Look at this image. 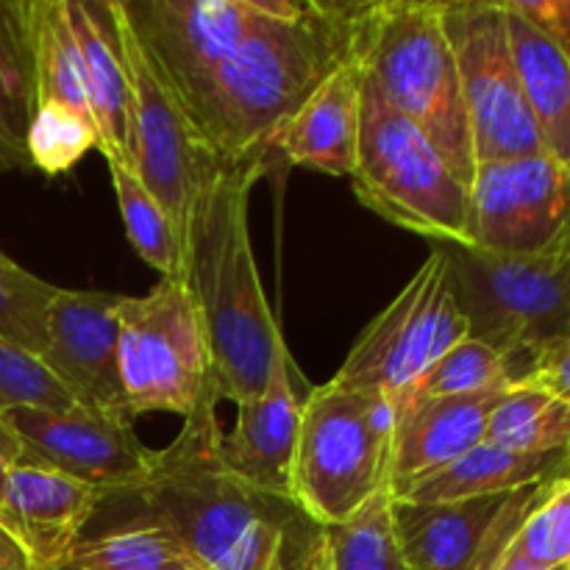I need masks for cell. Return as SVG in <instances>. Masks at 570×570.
<instances>
[{"label":"cell","instance_id":"4316f807","mask_svg":"<svg viewBox=\"0 0 570 570\" xmlns=\"http://www.w3.org/2000/svg\"><path fill=\"white\" fill-rule=\"evenodd\" d=\"M328 570H410L395 538L393 495L379 493L348 521L321 529Z\"/></svg>","mask_w":570,"mask_h":570},{"label":"cell","instance_id":"8992f818","mask_svg":"<svg viewBox=\"0 0 570 570\" xmlns=\"http://www.w3.org/2000/svg\"><path fill=\"white\" fill-rule=\"evenodd\" d=\"M360 104V154L351 176L356 198L432 245H471V189L432 139L384 98L365 70Z\"/></svg>","mask_w":570,"mask_h":570},{"label":"cell","instance_id":"83f0119b","mask_svg":"<svg viewBox=\"0 0 570 570\" xmlns=\"http://www.w3.org/2000/svg\"><path fill=\"white\" fill-rule=\"evenodd\" d=\"M106 165H109L111 184H115L117 206H120L128 243L154 271H159L161 278H178L181 282V248H178V237L159 200L139 181V176L131 170L128 161H106Z\"/></svg>","mask_w":570,"mask_h":570},{"label":"cell","instance_id":"ab89813d","mask_svg":"<svg viewBox=\"0 0 570 570\" xmlns=\"http://www.w3.org/2000/svg\"><path fill=\"white\" fill-rule=\"evenodd\" d=\"M557 570H568V568H557Z\"/></svg>","mask_w":570,"mask_h":570},{"label":"cell","instance_id":"d6a6232c","mask_svg":"<svg viewBox=\"0 0 570 570\" xmlns=\"http://www.w3.org/2000/svg\"><path fill=\"white\" fill-rule=\"evenodd\" d=\"M76 401L28 351L0 340V415L20 406L65 410Z\"/></svg>","mask_w":570,"mask_h":570},{"label":"cell","instance_id":"5b68a950","mask_svg":"<svg viewBox=\"0 0 570 570\" xmlns=\"http://www.w3.org/2000/svg\"><path fill=\"white\" fill-rule=\"evenodd\" d=\"M393 426V401L376 390H348L328 379L306 393L293 501L315 527L348 521L379 493H390Z\"/></svg>","mask_w":570,"mask_h":570},{"label":"cell","instance_id":"44dd1931","mask_svg":"<svg viewBox=\"0 0 570 570\" xmlns=\"http://www.w3.org/2000/svg\"><path fill=\"white\" fill-rule=\"evenodd\" d=\"M570 479V451L554 454H521L482 443L440 471L415 479L393 501L404 504H443V501L479 499V495L512 493L532 484Z\"/></svg>","mask_w":570,"mask_h":570},{"label":"cell","instance_id":"9c48e42d","mask_svg":"<svg viewBox=\"0 0 570 570\" xmlns=\"http://www.w3.org/2000/svg\"><path fill=\"white\" fill-rule=\"evenodd\" d=\"M109 3L128 78V165L165 209L178 237L184 267V248L195 215L228 165L217 159L215 150L204 142V137L195 131L189 117L176 104L170 89L156 76L148 53L134 37L117 0Z\"/></svg>","mask_w":570,"mask_h":570},{"label":"cell","instance_id":"d4e9b609","mask_svg":"<svg viewBox=\"0 0 570 570\" xmlns=\"http://www.w3.org/2000/svg\"><path fill=\"white\" fill-rule=\"evenodd\" d=\"M484 443L521 454L570 451V401L532 384H512L490 412Z\"/></svg>","mask_w":570,"mask_h":570},{"label":"cell","instance_id":"30bf717a","mask_svg":"<svg viewBox=\"0 0 570 570\" xmlns=\"http://www.w3.org/2000/svg\"><path fill=\"white\" fill-rule=\"evenodd\" d=\"M443 26L460 72L476 165L543 154L512 56L504 3L443 0Z\"/></svg>","mask_w":570,"mask_h":570},{"label":"cell","instance_id":"7a4b0ae2","mask_svg":"<svg viewBox=\"0 0 570 570\" xmlns=\"http://www.w3.org/2000/svg\"><path fill=\"white\" fill-rule=\"evenodd\" d=\"M220 438L217 404L184 417L137 493L142 518L176 534L198 570H295L321 527L295 501L234 476L220 460Z\"/></svg>","mask_w":570,"mask_h":570},{"label":"cell","instance_id":"603a6c76","mask_svg":"<svg viewBox=\"0 0 570 570\" xmlns=\"http://www.w3.org/2000/svg\"><path fill=\"white\" fill-rule=\"evenodd\" d=\"M37 111L28 0H0V173L31 170L28 128Z\"/></svg>","mask_w":570,"mask_h":570},{"label":"cell","instance_id":"836d02e7","mask_svg":"<svg viewBox=\"0 0 570 570\" xmlns=\"http://www.w3.org/2000/svg\"><path fill=\"white\" fill-rule=\"evenodd\" d=\"M512 384H532L570 401V337L546 345L532 360L523 362Z\"/></svg>","mask_w":570,"mask_h":570},{"label":"cell","instance_id":"cb8c5ba5","mask_svg":"<svg viewBox=\"0 0 570 570\" xmlns=\"http://www.w3.org/2000/svg\"><path fill=\"white\" fill-rule=\"evenodd\" d=\"M28 26H31L37 104L67 106L95 126L87 83H83V61L72 37L65 0H28Z\"/></svg>","mask_w":570,"mask_h":570},{"label":"cell","instance_id":"484cf974","mask_svg":"<svg viewBox=\"0 0 570 570\" xmlns=\"http://www.w3.org/2000/svg\"><path fill=\"white\" fill-rule=\"evenodd\" d=\"M67 562L78 570H198L176 534L142 515L128 527L81 538Z\"/></svg>","mask_w":570,"mask_h":570},{"label":"cell","instance_id":"4fadbf2b","mask_svg":"<svg viewBox=\"0 0 570 570\" xmlns=\"http://www.w3.org/2000/svg\"><path fill=\"white\" fill-rule=\"evenodd\" d=\"M0 417L22 443V460L53 468L106 499L137 495L154 471L156 451L122 415L72 404L65 410L20 406Z\"/></svg>","mask_w":570,"mask_h":570},{"label":"cell","instance_id":"8d00e7d4","mask_svg":"<svg viewBox=\"0 0 570 570\" xmlns=\"http://www.w3.org/2000/svg\"><path fill=\"white\" fill-rule=\"evenodd\" d=\"M0 570H33L26 551L17 546V540L0 527Z\"/></svg>","mask_w":570,"mask_h":570},{"label":"cell","instance_id":"3957f363","mask_svg":"<svg viewBox=\"0 0 570 570\" xmlns=\"http://www.w3.org/2000/svg\"><path fill=\"white\" fill-rule=\"evenodd\" d=\"M271 159L228 165L200 204L184 248V278L209 340L217 399L243 404L265 390L284 334L262 289L248 206Z\"/></svg>","mask_w":570,"mask_h":570},{"label":"cell","instance_id":"7402d4cb","mask_svg":"<svg viewBox=\"0 0 570 570\" xmlns=\"http://www.w3.org/2000/svg\"><path fill=\"white\" fill-rule=\"evenodd\" d=\"M512 56L543 154L570 170V59L504 3Z\"/></svg>","mask_w":570,"mask_h":570},{"label":"cell","instance_id":"e575fe53","mask_svg":"<svg viewBox=\"0 0 570 570\" xmlns=\"http://www.w3.org/2000/svg\"><path fill=\"white\" fill-rule=\"evenodd\" d=\"M570 59V0H504Z\"/></svg>","mask_w":570,"mask_h":570},{"label":"cell","instance_id":"8fae6325","mask_svg":"<svg viewBox=\"0 0 570 570\" xmlns=\"http://www.w3.org/2000/svg\"><path fill=\"white\" fill-rule=\"evenodd\" d=\"M468 337L443 254L432 248L406 287L379 312L345 356L334 384L395 395Z\"/></svg>","mask_w":570,"mask_h":570},{"label":"cell","instance_id":"ac0fdd59","mask_svg":"<svg viewBox=\"0 0 570 570\" xmlns=\"http://www.w3.org/2000/svg\"><path fill=\"white\" fill-rule=\"evenodd\" d=\"M501 395L504 390L456 399H390L395 410L390 495L482 445L490 412Z\"/></svg>","mask_w":570,"mask_h":570},{"label":"cell","instance_id":"277c9868","mask_svg":"<svg viewBox=\"0 0 570 570\" xmlns=\"http://www.w3.org/2000/svg\"><path fill=\"white\" fill-rule=\"evenodd\" d=\"M356 59L384 98L432 139L451 173L471 189L476 159L456 59L443 26V0L362 6Z\"/></svg>","mask_w":570,"mask_h":570},{"label":"cell","instance_id":"4dcf8cb0","mask_svg":"<svg viewBox=\"0 0 570 570\" xmlns=\"http://www.w3.org/2000/svg\"><path fill=\"white\" fill-rule=\"evenodd\" d=\"M56 293L59 287L28 273L0 250V340L39 360L45 345V323Z\"/></svg>","mask_w":570,"mask_h":570},{"label":"cell","instance_id":"f35d334b","mask_svg":"<svg viewBox=\"0 0 570 570\" xmlns=\"http://www.w3.org/2000/svg\"><path fill=\"white\" fill-rule=\"evenodd\" d=\"M50 570H78V568H72L70 562H65V566H59V568H50Z\"/></svg>","mask_w":570,"mask_h":570},{"label":"cell","instance_id":"d590c367","mask_svg":"<svg viewBox=\"0 0 570 570\" xmlns=\"http://www.w3.org/2000/svg\"><path fill=\"white\" fill-rule=\"evenodd\" d=\"M20 460H22V443L17 440V434L11 432L9 423L0 417V495H3L6 482H9V473L14 471V465Z\"/></svg>","mask_w":570,"mask_h":570},{"label":"cell","instance_id":"f546056e","mask_svg":"<svg viewBox=\"0 0 570 570\" xmlns=\"http://www.w3.org/2000/svg\"><path fill=\"white\" fill-rule=\"evenodd\" d=\"M507 387H512V376L504 356L482 340L465 337L454 348L445 351L410 387L390 399H456V395H476Z\"/></svg>","mask_w":570,"mask_h":570},{"label":"cell","instance_id":"ffe728a7","mask_svg":"<svg viewBox=\"0 0 570 570\" xmlns=\"http://www.w3.org/2000/svg\"><path fill=\"white\" fill-rule=\"evenodd\" d=\"M106 161H128V78L109 0H65Z\"/></svg>","mask_w":570,"mask_h":570},{"label":"cell","instance_id":"d6986e66","mask_svg":"<svg viewBox=\"0 0 570 570\" xmlns=\"http://www.w3.org/2000/svg\"><path fill=\"white\" fill-rule=\"evenodd\" d=\"M362 67L356 50L323 78L315 92L289 115L271 142L273 159L326 176L351 178L360 154Z\"/></svg>","mask_w":570,"mask_h":570},{"label":"cell","instance_id":"e0dca14e","mask_svg":"<svg viewBox=\"0 0 570 570\" xmlns=\"http://www.w3.org/2000/svg\"><path fill=\"white\" fill-rule=\"evenodd\" d=\"M104 499L53 468L20 460L0 495V527L26 551L33 570L59 568Z\"/></svg>","mask_w":570,"mask_h":570},{"label":"cell","instance_id":"1f68e13d","mask_svg":"<svg viewBox=\"0 0 570 570\" xmlns=\"http://www.w3.org/2000/svg\"><path fill=\"white\" fill-rule=\"evenodd\" d=\"M92 148H98V131L87 117L59 104H37L31 128H28L31 170L61 176L72 170Z\"/></svg>","mask_w":570,"mask_h":570},{"label":"cell","instance_id":"5bb4252c","mask_svg":"<svg viewBox=\"0 0 570 570\" xmlns=\"http://www.w3.org/2000/svg\"><path fill=\"white\" fill-rule=\"evenodd\" d=\"M551 482L443 504L393 501L395 538L410 570H493Z\"/></svg>","mask_w":570,"mask_h":570},{"label":"cell","instance_id":"ba28073f","mask_svg":"<svg viewBox=\"0 0 570 570\" xmlns=\"http://www.w3.org/2000/svg\"><path fill=\"white\" fill-rule=\"evenodd\" d=\"M443 254L468 337L510 365V376L557 340L570 337V259H515L471 245H432Z\"/></svg>","mask_w":570,"mask_h":570},{"label":"cell","instance_id":"9a60e30c","mask_svg":"<svg viewBox=\"0 0 570 570\" xmlns=\"http://www.w3.org/2000/svg\"><path fill=\"white\" fill-rule=\"evenodd\" d=\"M122 295L100 289L56 293L39 362L87 410L128 417L117 373V309ZM131 421V417H128Z\"/></svg>","mask_w":570,"mask_h":570},{"label":"cell","instance_id":"6da1fadb","mask_svg":"<svg viewBox=\"0 0 570 570\" xmlns=\"http://www.w3.org/2000/svg\"><path fill=\"white\" fill-rule=\"evenodd\" d=\"M362 6L271 0L250 37L187 92L173 95L223 165L273 161L278 128L354 56Z\"/></svg>","mask_w":570,"mask_h":570},{"label":"cell","instance_id":"2e32d148","mask_svg":"<svg viewBox=\"0 0 570 570\" xmlns=\"http://www.w3.org/2000/svg\"><path fill=\"white\" fill-rule=\"evenodd\" d=\"M295 365L287 343L273 356L259 395L237 404V421L220 438V460L228 471L262 493L293 501V465L301 434L304 399L295 390Z\"/></svg>","mask_w":570,"mask_h":570},{"label":"cell","instance_id":"f1b7e54d","mask_svg":"<svg viewBox=\"0 0 570 570\" xmlns=\"http://www.w3.org/2000/svg\"><path fill=\"white\" fill-rule=\"evenodd\" d=\"M570 568V479L549 484L493 570Z\"/></svg>","mask_w":570,"mask_h":570},{"label":"cell","instance_id":"52a82bcc","mask_svg":"<svg viewBox=\"0 0 570 570\" xmlns=\"http://www.w3.org/2000/svg\"><path fill=\"white\" fill-rule=\"evenodd\" d=\"M117 373L131 421L145 412L189 417L206 404H220L204 317L187 284L159 278L148 295H122Z\"/></svg>","mask_w":570,"mask_h":570},{"label":"cell","instance_id":"74e56055","mask_svg":"<svg viewBox=\"0 0 570 570\" xmlns=\"http://www.w3.org/2000/svg\"><path fill=\"white\" fill-rule=\"evenodd\" d=\"M295 570H328L326 568V554H323V538L317 534L315 543L309 546V551L304 554V560L298 562V568Z\"/></svg>","mask_w":570,"mask_h":570},{"label":"cell","instance_id":"60d3db41","mask_svg":"<svg viewBox=\"0 0 570 570\" xmlns=\"http://www.w3.org/2000/svg\"><path fill=\"white\" fill-rule=\"evenodd\" d=\"M568 570H570V568H568Z\"/></svg>","mask_w":570,"mask_h":570},{"label":"cell","instance_id":"7c38bea8","mask_svg":"<svg viewBox=\"0 0 570 570\" xmlns=\"http://www.w3.org/2000/svg\"><path fill=\"white\" fill-rule=\"evenodd\" d=\"M471 248L515 259H570V170L546 154L476 165Z\"/></svg>","mask_w":570,"mask_h":570}]
</instances>
